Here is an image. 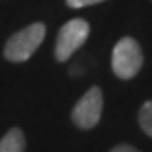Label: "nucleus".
Masks as SVG:
<instances>
[{
	"mask_svg": "<svg viewBox=\"0 0 152 152\" xmlns=\"http://www.w3.org/2000/svg\"><path fill=\"white\" fill-rule=\"evenodd\" d=\"M101 114H103V92L99 86H94L73 106L72 119L79 128L88 130L99 123Z\"/></svg>",
	"mask_w": 152,
	"mask_h": 152,
	"instance_id": "20e7f679",
	"label": "nucleus"
},
{
	"mask_svg": "<svg viewBox=\"0 0 152 152\" xmlns=\"http://www.w3.org/2000/svg\"><path fill=\"white\" fill-rule=\"evenodd\" d=\"M26 150V137L20 128H11L0 139V152H24Z\"/></svg>",
	"mask_w": 152,
	"mask_h": 152,
	"instance_id": "39448f33",
	"label": "nucleus"
},
{
	"mask_svg": "<svg viewBox=\"0 0 152 152\" xmlns=\"http://www.w3.org/2000/svg\"><path fill=\"white\" fill-rule=\"evenodd\" d=\"M139 125L143 132L152 137V101H147L139 110Z\"/></svg>",
	"mask_w": 152,
	"mask_h": 152,
	"instance_id": "423d86ee",
	"label": "nucleus"
},
{
	"mask_svg": "<svg viewBox=\"0 0 152 152\" xmlns=\"http://www.w3.org/2000/svg\"><path fill=\"white\" fill-rule=\"evenodd\" d=\"M46 35V26L42 22H35L24 29L17 31L15 35L9 37V40L4 46V57L11 62H24L28 61L37 48L40 46V42L44 40Z\"/></svg>",
	"mask_w": 152,
	"mask_h": 152,
	"instance_id": "f257e3e1",
	"label": "nucleus"
},
{
	"mask_svg": "<svg viewBox=\"0 0 152 152\" xmlns=\"http://www.w3.org/2000/svg\"><path fill=\"white\" fill-rule=\"evenodd\" d=\"M110 152H139V150L134 148V147H130V145H117V147H114Z\"/></svg>",
	"mask_w": 152,
	"mask_h": 152,
	"instance_id": "6e6552de",
	"label": "nucleus"
},
{
	"mask_svg": "<svg viewBox=\"0 0 152 152\" xmlns=\"http://www.w3.org/2000/svg\"><path fill=\"white\" fill-rule=\"evenodd\" d=\"M90 35V24L83 18H72L64 24L59 31L57 44H55V57L64 62L77 51Z\"/></svg>",
	"mask_w": 152,
	"mask_h": 152,
	"instance_id": "7ed1b4c3",
	"label": "nucleus"
},
{
	"mask_svg": "<svg viewBox=\"0 0 152 152\" xmlns=\"http://www.w3.org/2000/svg\"><path fill=\"white\" fill-rule=\"evenodd\" d=\"M99 2H104V0H66V4L73 9H79V7H84V6H92V4H99Z\"/></svg>",
	"mask_w": 152,
	"mask_h": 152,
	"instance_id": "0eeeda50",
	"label": "nucleus"
},
{
	"mask_svg": "<svg viewBox=\"0 0 152 152\" xmlns=\"http://www.w3.org/2000/svg\"><path fill=\"white\" fill-rule=\"evenodd\" d=\"M143 64V53L132 37H123L114 46L112 53V70L119 79H132L137 75Z\"/></svg>",
	"mask_w": 152,
	"mask_h": 152,
	"instance_id": "f03ea898",
	"label": "nucleus"
}]
</instances>
